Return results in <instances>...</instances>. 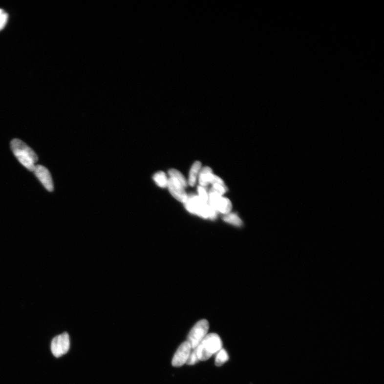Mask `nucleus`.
<instances>
[{
    "mask_svg": "<svg viewBox=\"0 0 384 384\" xmlns=\"http://www.w3.org/2000/svg\"><path fill=\"white\" fill-rule=\"evenodd\" d=\"M11 149L21 164L28 171H33L39 158L36 152L19 139H14L10 143Z\"/></svg>",
    "mask_w": 384,
    "mask_h": 384,
    "instance_id": "1",
    "label": "nucleus"
},
{
    "mask_svg": "<svg viewBox=\"0 0 384 384\" xmlns=\"http://www.w3.org/2000/svg\"><path fill=\"white\" fill-rule=\"evenodd\" d=\"M222 348V341L216 334H208L194 350L199 361H206Z\"/></svg>",
    "mask_w": 384,
    "mask_h": 384,
    "instance_id": "2",
    "label": "nucleus"
},
{
    "mask_svg": "<svg viewBox=\"0 0 384 384\" xmlns=\"http://www.w3.org/2000/svg\"><path fill=\"white\" fill-rule=\"evenodd\" d=\"M184 205L189 212L203 218L213 220L217 216L218 212L208 203L203 201L199 196L193 194L188 196Z\"/></svg>",
    "mask_w": 384,
    "mask_h": 384,
    "instance_id": "3",
    "label": "nucleus"
},
{
    "mask_svg": "<svg viewBox=\"0 0 384 384\" xmlns=\"http://www.w3.org/2000/svg\"><path fill=\"white\" fill-rule=\"evenodd\" d=\"M209 328V322L207 320H202L197 322L191 330L187 341L189 343L192 350H194L205 337L208 335Z\"/></svg>",
    "mask_w": 384,
    "mask_h": 384,
    "instance_id": "4",
    "label": "nucleus"
},
{
    "mask_svg": "<svg viewBox=\"0 0 384 384\" xmlns=\"http://www.w3.org/2000/svg\"><path fill=\"white\" fill-rule=\"evenodd\" d=\"M208 197L209 205L217 212L225 214L230 213L232 206L229 199L223 197L212 189L209 192Z\"/></svg>",
    "mask_w": 384,
    "mask_h": 384,
    "instance_id": "5",
    "label": "nucleus"
},
{
    "mask_svg": "<svg viewBox=\"0 0 384 384\" xmlns=\"http://www.w3.org/2000/svg\"><path fill=\"white\" fill-rule=\"evenodd\" d=\"M70 347L69 335L67 333H63L55 337L51 344L52 354L56 358H60L66 354Z\"/></svg>",
    "mask_w": 384,
    "mask_h": 384,
    "instance_id": "6",
    "label": "nucleus"
},
{
    "mask_svg": "<svg viewBox=\"0 0 384 384\" xmlns=\"http://www.w3.org/2000/svg\"><path fill=\"white\" fill-rule=\"evenodd\" d=\"M192 349L189 343L186 341L179 346L172 360V364L174 367H180L187 362Z\"/></svg>",
    "mask_w": 384,
    "mask_h": 384,
    "instance_id": "7",
    "label": "nucleus"
},
{
    "mask_svg": "<svg viewBox=\"0 0 384 384\" xmlns=\"http://www.w3.org/2000/svg\"><path fill=\"white\" fill-rule=\"evenodd\" d=\"M33 172L46 190L49 192L54 191L53 180L47 168L42 165H36Z\"/></svg>",
    "mask_w": 384,
    "mask_h": 384,
    "instance_id": "8",
    "label": "nucleus"
},
{
    "mask_svg": "<svg viewBox=\"0 0 384 384\" xmlns=\"http://www.w3.org/2000/svg\"><path fill=\"white\" fill-rule=\"evenodd\" d=\"M167 188L171 194L179 202L185 203L188 198L184 188L177 180L170 177L168 179Z\"/></svg>",
    "mask_w": 384,
    "mask_h": 384,
    "instance_id": "9",
    "label": "nucleus"
},
{
    "mask_svg": "<svg viewBox=\"0 0 384 384\" xmlns=\"http://www.w3.org/2000/svg\"><path fill=\"white\" fill-rule=\"evenodd\" d=\"M213 174L211 168L206 167L202 169L199 173V183L201 187L205 188L211 183Z\"/></svg>",
    "mask_w": 384,
    "mask_h": 384,
    "instance_id": "10",
    "label": "nucleus"
},
{
    "mask_svg": "<svg viewBox=\"0 0 384 384\" xmlns=\"http://www.w3.org/2000/svg\"><path fill=\"white\" fill-rule=\"evenodd\" d=\"M201 168V163L196 161L193 166H192L189 178V184L191 186H194L196 183L197 175L199 174V171Z\"/></svg>",
    "mask_w": 384,
    "mask_h": 384,
    "instance_id": "11",
    "label": "nucleus"
},
{
    "mask_svg": "<svg viewBox=\"0 0 384 384\" xmlns=\"http://www.w3.org/2000/svg\"><path fill=\"white\" fill-rule=\"evenodd\" d=\"M153 180L160 188H167L168 178L164 172L159 171L155 173L153 176Z\"/></svg>",
    "mask_w": 384,
    "mask_h": 384,
    "instance_id": "12",
    "label": "nucleus"
},
{
    "mask_svg": "<svg viewBox=\"0 0 384 384\" xmlns=\"http://www.w3.org/2000/svg\"><path fill=\"white\" fill-rule=\"evenodd\" d=\"M223 219L225 222L235 226H241L243 224L242 221L236 213H230L226 214Z\"/></svg>",
    "mask_w": 384,
    "mask_h": 384,
    "instance_id": "13",
    "label": "nucleus"
},
{
    "mask_svg": "<svg viewBox=\"0 0 384 384\" xmlns=\"http://www.w3.org/2000/svg\"><path fill=\"white\" fill-rule=\"evenodd\" d=\"M168 173L170 177L176 179L177 181L182 185L184 188L187 187L188 184V182L186 181L183 174L179 171L174 170V169H172V170L169 171Z\"/></svg>",
    "mask_w": 384,
    "mask_h": 384,
    "instance_id": "14",
    "label": "nucleus"
},
{
    "mask_svg": "<svg viewBox=\"0 0 384 384\" xmlns=\"http://www.w3.org/2000/svg\"><path fill=\"white\" fill-rule=\"evenodd\" d=\"M229 359L228 354L224 348L217 353L216 359H215V364L217 366H222L226 362H228Z\"/></svg>",
    "mask_w": 384,
    "mask_h": 384,
    "instance_id": "15",
    "label": "nucleus"
},
{
    "mask_svg": "<svg viewBox=\"0 0 384 384\" xmlns=\"http://www.w3.org/2000/svg\"><path fill=\"white\" fill-rule=\"evenodd\" d=\"M8 20V15L7 13L0 9V31L3 30L5 25H6Z\"/></svg>",
    "mask_w": 384,
    "mask_h": 384,
    "instance_id": "16",
    "label": "nucleus"
},
{
    "mask_svg": "<svg viewBox=\"0 0 384 384\" xmlns=\"http://www.w3.org/2000/svg\"><path fill=\"white\" fill-rule=\"evenodd\" d=\"M212 189L216 192V193L221 196H222L224 194H225L227 191V188L225 185L219 184L213 185V188Z\"/></svg>",
    "mask_w": 384,
    "mask_h": 384,
    "instance_id": "17",
    "label": "nucleus"
},
{
    "mask_svg": "<svg viewBox=\"0 0 384 384\" xmlns=\"http://www.w3.org/2000/svg\"><path fill=\"white\" fill-rule=\"evenodd\" d=\"M197 191H198L199 193V196L200 198L205 202L208 203V194L207 193V191L204 188L201 187V186H199L198 188H197Z\"/></svg>",
    "mask_w": 384,
    "mask_h": 384,
    "instance_id": "18",
    "label": "nucleus"
},
{
    "mask_svg": "<svg viewBox=\"0 0 384 384\" xmlns=\"http://www.w3.org/2000/svg\"><path fill=\"white\" fill-rule=\"evenodd\" d=\"M199 362L198 358H197L196 352L193 350V352H191L190 356L186 362V364L188 365H194Z\"/></svg>",
    "mask_w": 384,
    "mask_h": 384,
    "instance_id": "19",
    "label": "nucleus"
}]
</instances>
